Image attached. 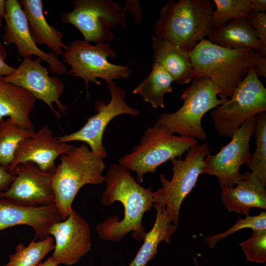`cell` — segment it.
<instances>
[{"label": "cell", "mask_w": 266, "mask_h": 266, "mask_svg": "<svg viewBox=\"0 0 266 266\" xmlns=\"http://www.w3.org/2000/svg\"><path fill=\"white\" fill-rule=\"evenodd\" d=\"M106 188L100 202L108 206L116 201L124 208V217L119 221L113 215L96 226L100 238L118 242L129 233L137 240L144 238L146 233L142 219L145 212L153 207L152 188H145L132 176L129 169L119 164H112L104 176Z\"/></svg>", "instance_id": "obj_1"}, {"label": "cell", "mask_w": 266, "mask_h": 266, "mask_svg": "<svg viewBox=\"0 0 266 266\" xmlns=\"http://www.w3.org/2000/svg\"><path fill=\"white\" fill-rule=\"evenodd\" d=\"M194 77L205 76L217 87L223 100L227 101L261 56L253 49H233L203 39L189 52Z\"/></svg>", "instance_id": "obj_2"}, {"label": "cell", "mask_w": 266, "mask_h": 266, "mask_svg": "<svg viewBox=\"0 0 266 266\" xmlns=\"http://www.w3.org/2000/svg\"><path fill=\"white\" fill-rule=\"evenodd\" d=\"M213 11L209 0H169L160 10L155 35L189 52L213 29Z\"/></svg>", "instance_id": "obj_3"}, {"label": "cell", "mask_w": 266, "mask_h": 266, "mask_svg": "<svg viewBox=\"0 0 266 266\" xmlns=\"http://www.w3.org/2000/svg\"><path fill=\"white\" fill-rule=\"evenodd\" d=\"M103 159L84 144L73 147L60 156L52 184L55 204L63 220L72 211L74 198L82 186L99 185L104 181L102 173L105 165Z\"/></svg>", "instance_id": "obj_4"}, {"label": "cell", "mask_w": 266, "mask_h": 266, "mask_svg": "<svg viewBox=\"0 0 266 266\" xmlns=\"http://www.w3.org/2000/svg\"><path fill=\"white\" fill-rule=\"evenodd\" d=\"M218 94L208 77L197 76L180 96L179 99L183 101L182 106L174 112L161 114L156 124L172 134L204 141L207 134L201 126L202 118L209 110L225 102L217 98Z\"/></svg>", "instance_id": "obj_5"}, {"label": "cell", "mask_w": 266, "mask_h": 266, "mask_svg": "<svg viewBox=\"0 0 266 266\" xmlns=\"http://www.w3.org/2000/svg\"><path fill=\"white\" fill-rule=\"evenodd\" d=\"M196 139L177 136L156 124L146 129L139 143L130 153L120 157L118 164L134 171L141 182L145 174L153 173L162 164L179 157L198 144Z\"/></svg>", "instance_id": "obj_6"}, {"label": "cell", "mask_w": 266, "mask_h": 266, "mask_svg": "<svg viewBox=\"0 0 266 266\" xmlns=\"http://www.w3.org/2000/svg\"><path fill=\"white\" fill-rule=\"evenodd\" d=\"M207 143L197 144L187 151L184 160L171 159L172 176L167 180L160 175L162 187L153 192V205L165 208L172 223L178 226L181 204L202 173L204 159L209 154Z\"/></svg>", "instance_id": "obj_7"}, {"label": "cell", "mask_w": 266, "mask_h": 266, "mask_svg": "<svg viewBox=\"0 0 266 266\" xmlns=\"http://www.w3.org/2000/svg\"><path fill=\"white\" fill-rule=\"evenodd\" d=\"M62 55L63 61L71 67L68 74L84 81L87 97L89 82L100 85L97 78L109 82L127 78L132 73L130 66L115 65L108 61V57L114 59L116 57L108 42L92 45L85 40L76 39L67 46Z\"/></svg>", "instance_id": "obj_8"}, {"label": "cell", "mask_w": 266, "mask_h": 266, "mask_svg": "<svg viewBox=\"0 0 266 266\" xmlns=\"http://www.w3.org/2000/svg\"><path fill=\"white\" fill-rule=\"evenodd\" d=\"M266 110V89L251 67L231 97L211 112L219 134L232 138L246 120Z\"/></svg>", "instance_id": "obj_9"}, {"label": "cell", "mask_w": 266, "mask_h": 266, "mask_svg": "<svg viewBox=\"0 0 266 266\" xmlns=\"http://www.w3.org/2000/svg\"><path fill=\"white\" fill-rule=\"evenodd\" d=\"M73 10L62 13V23L75 27L90 43L100 44L112 40L110 28L119 25L127 29L126 10L112 0H73Z\"/></svg>", "instance_id": "obj_10"}, {"label": "cell", "mask_w": 266, "mask_h": 266, "mask_svg": "<svg viewBox=\"0 0 266 266\" xmlns=\"http://www.w3.org/2000/svg\"><path fill=\"white\" fill-rule=\"evenodd\" d=\"M106 86L111 95L110 102L107 103L102 100H97L94 105L96 114L88 118L84 125L77 131L56 137L58 142L83 141L89 145L93 153L103 159L106 157L107 152L103 145L102 137L108 123L120 114L136 117L140 113L139 110L131 107L126 102V92L124 89L116 85L114 81L106 82Z\"/></svg>", "instance_id": "obj_11"}, {"label": "cell", "mask_w": 266, "mask_h": 266, "mask_svg": "<svg viewBox=\"0 0 266 266\" xmlns=\"http://www.w3.org/2000/svg\"><path fill=\"white\" fill-rule=\"evenodd\" d=\"M255 122V116L246 120L233 134L230 142L217 154L205 156L202 173L218 177L221 189L233 187L245 176L239 169L251 158L250 141L254 135Z\"/></svg>", "instance_id": "obj_12"}, {"label": "cell", "mask_w": 266, "mask_h": 266, "mask_svg": "<svg viewBox=\"0 0 266 266\" xmlns=\"http://www.w3.org/2000/svg\"><path fill=\"white\" fill-rule=\"evenodd\" d=\"M39 58L32 60L30 57L24 58L22 63L10 75L2 79L7 83L14 84L30 92L36 99L44 101L59 118L60 113L53 106L54 102L58 109L65 113L68 107L60 100L65 85L59 78L50 77L47 69L41 64Z\"/></svg>", "instance_id": "obj_13"}, {"label": "cell", "mask_w": 266, "mask_h": 266, "mask_svg": "<svg viewBox=\"0 0 266 266\" xmlns=\"http://www.w3.org/2000/svg\"><path fill=\"white\" fill-rule=\"evenodd\" d=\"M3 39L6 45L14 44L16 52L25 58L35 55L47 62L52 73L64 75L67 68L53 51L45 52L39 49L33 40L28 27L27 17L17 0H6Z\"/></svg>", "instance_id": "obj_14"}, {"label": "cell", "mask_w": 266, "mask_h": 266, "mask_svg": "<svg viewBox=\"0 0 266 266\" xmlns=\"http://www.w3.org/2000/svg\"><path fill=\"white\" fill-rule=\"evenodd\" d=\"M11 173L15 178L6 191L0 192V198L31 206L55 203L53 174L41 171L32 162L19 164Z\"/></svg>", "instance_id": "obj_15"}, {"label": "cell", "mask_w": 266, "mask_h": 266, "mask_svg": "<svg viewBox=\"0 0 266 266\" xmlns=\"http://www.w3.org/2000/svg\"><path fill=\"white\" fill-rule=\"evenodd\" d=\"M49 234L54 237L55 242L51 257L58 265L72 266L76 264L91 247L90 227L73 209L66 219L51 226Z\"/></svg>", "instance_id": "obj_16"}, {"label": "cell", "mask_w": 266, "mask_h": 266, "mask_svg": "<svg viewBox=\"0 0 266 266\" xmlns=\"http://www.w3.org/2000/svg\"><path fill=\"white\" fill-rule=\"evenodd\" d=\"M74 146L58 142L47 125L18 144L14 159L8 171L11 172L19 164L32 162L45 172L53 174L56 169L55 161Z\"/></svg>", "instance_id": "obj_17"}, {"label": "cell", "mask_w": 266, "mask_h": 266, "mask_svg": "<svg viewBox=\"0 0 266 266\" xmlns=\"http://www.w3.org/2000/svg\"><path fill=\"white\" fill-rule=\"evenodd\" d=\"M63 220L55 203L27 206L0 198V231L16 225L30 226L39 240L48 237L51 226Z\"/></svg>", "instance_id": "obj_18"}, {"label": "cell", "mask_w": 266, "mask_h": 266, "mask_svg": "<svg viewBox=\"0 0 266 266\" xmlns=\"http://www.w3.org/2000/svg\"><path fill=\"white\" fill-rule=\"evenodd\" d=\"M233 188L221 189L222 200L230 212L248 215L250 209H266V186L251 172Z\"/></svg>", "instance_id": "obj_19"}, {"label": "cell", "mask_w": 266, "mask_h": 266, "mask_svg": "<svg viewBox=\"0 0 266 266\" xmlns=\"http://www.w3.org/2000/svg\"><path fill=\"white\" fill-rule=\"evenodd\" d=\"M153 63L162 66L176 83H188L194 77V70L189 52L170 41L152 37Z\"/></svg>", "instance_id": "obj_20"}, {"label": "cell", "mask_w": 266, "mask_h": 266, "mask_svg": "<svg viewBox=\"0 0 266 266\" xmlns=\"http://www.w3.org/2000/svg\"><path fill=\"white\" fill-rule=\"evenodd\" d=\"M36 99L28 91L3 81L0 76V121L4 117L13 119L21 127L35 132L30 118Z\"/></svg>", "instance_id": "obj_21"}, {"label": "cell", "mask_w": 266, "mask_h": 266, "mask_svg": "<svg viewBox=\"0 0 266 266\" xmlns=\"http://www.w3.org/2000/svg\"><path fill=\"white\" fill-rule=\"evenodd\" d=\"M207 36L209 41L220 46L233 49L251 48L266 57L257 33L248 19H234L214 28Z\"/></svg>", "instance_id": "obj_22"}, {"label": "cell", "mask_w": 266, "mask_h": 266, "mask_svg": "<svg viewBox=\"0 0 266 266\" xmlns=\"http://www.w3.org/2000/svg\"><path fill=\"white\" fill-rule=\"evenodd\" d=\"M19 3L27 17L31 35L36 43L45 44L57 55H62V49L67 48L63 42V32L51 26L43 11L42 0H20Z\"/></svg>", "instance_id": "obj_23"}, {"label": "cell", "mask_w": 266, "mask_h": 266, "mask_svg": "<svg viewBox=\"0 0 266 266\" xmlns=\"http://www.w3.org/2000/svg\"><path fill=\"white\" fill-rule=\"evenodd\" d=\"M156 210V217L152 229L143 238V244L129 266H146L157 253L159 243L169 244L171 237L177 229L172 223L165 208L153 205Z\"/></svg>", "instance_id": "obj_24"}, {"label": "cell", "mask_w": 266, "mask_h": 266, "mask_svg": "<svg viewBox=\"0 0 266 266\" xmlns=\"http://www.w3.org/2000/svg\"><path fill=\"white\" fill-rule=\"evenodd\" d=\"M152 68L149 75L134 88L133 93L140 95L155 109L164 108V97L166 94L172 92L171 84L174 80L161 65L153 63Z\"/></svg>", "instance_id": "obj_25"}, {"label": "cell", "mask_w": 266, "mask_h": 266, "mask_svg": "<svg viewBox=\"0 0 266 266\" xmlns=\"http://www.w3.org/2000/svg\"><path fill=\"white\" fill-rule=\"evenodd\" d=\"M19 126L12 118L0 121V165L7 170L19 143L35 133Z\"/></svg>", "instance_id": "obj_26"}, {"label": "cell", "mask_w": 266, "mask_h": 266, "mask_svg": "<svg viewBox=\"0 0 266 266\" xmlns=\"http://www.w3.org/2000/svg\"><path fill=\"white\" fill-rule=\"evenodd\" d=\"M54 247V239L51 236L37 242L33 240L27 246L20 243L16 246L15 252L9 256L8 262L2 266H37Z\"/></svg>", "instance_id": "obj_27"}, {"label": "cell", "mask_w": 266, "mask_h": 266, "mask_svg": "<svg viewBox=\"0 0 266 266\" xmlns=\"http://www.w3.org/2000/svg\"><path fill=\"white\" fill-rule=\"evenodd\" d=\"M254 135L256 147L247 166L251 172L266 186V113L260 112L256 116Z\"/></svg>", "instance_id": "obj_28"}, {"label": "cell", "mask_w": 266, "mask_h": 266, "mask_svg": "<svg viewBox=\"0 0 266 266\" xmlns=\"http://www.w3.org/2000/svg\"><path fill=\"white\" fill-rule=\"evenodd\" d=\"M215 9L212 15L214 28L223 26L233 20L248 19L252 11L250 0H214Z\"/></svg>", "instance_id": "obj_29"}, {"label": "cell", "mask_w": 266, "mask_h": 266, "mask_svg": "<svg viewBox=\"0 0 266 266\" xmlns=\"http://www.w3.org/2000/svg\"><path fill=\"white\" fill-rule=\"evenodd\" d=\"M249 228L255 230L266 229V212L262 211L256 216L247 215L244 219L239 218L237 221L227 231L212 236L204 237L209 249H214L216 244L228 236L243 229Z\"/></svg>", "instance_id": "obj_30"}, {"label": "cell", "mask_w": 266, "mask_h": 266, "mask_svg": "<svg viewBox=\"0 0 266 266\" xmlns=\"http://www.w3.org/2000/svg\"><path fill=\"white\" fill-rule=\"evenodd\" d=\"M246 260L250 262H266V229L253 231L252 236L240 243Z\"/></svg>", "instance_id": "obj_31"}, {"label": "cell", "mask_w": 266, "mask_h": 266, "mask_svg": "<svg viewBox=\"0 0 266 266\" xmlns=\"http://www.w3.org/2000/svg\"><path fill=\"white\" fill-rule=\"evenodd\" d=\"M261 42L264 52L266 54V13L251 11L248 19Z\"/></svg>", "instance_id": "obj_32"}, {"label": "cell", "mask_w": 266, "mask_h": 266, "mask_svg": "<svg viewBox=\"0 0 266 266\" xmlns=\"http://www.w3.org/2000/svg\"><path fill=\"white\" fill-rule=\"evenodd\" d=\"M126 11H129L133 16L135 23L140 24L142 22V9L140 2L137 0H126L124 7Z\"/></svg>", "instance_id": "obj_33"}, {"label": "cell", "mask_w": 266, "mask_h": 266, "mask_svg": "<svg viewBox=\"0 0 266 266\" xmlns=\"http://www.w3.org/2000/svg\"><path fill=\"white\" fill-rule=\"evenodd\" d=\"M15 178V175L0 165V192L6 191Z\"/></svg>", "instance_id": "obj_34"}, {"label": "cell", "mask_w": 266, "mask_h": 266, "mask_svg": "<svg viewBox=\"0 0 266 266\" xmlns=\"http://www.w3.org/2000/svg\"><path fill=\"white\" fill-rule=\"evenodd\" d=\"M7 52L2 43L0 42V76H7L11 74L15 70L14 68L5 62Z\"/></svg>", "instance_id": "obj_35"}, {"label": "cell", "mask_w": 266, "mask_h": 266, "mask_svg": "<svg viewBox=\"0 0 266 266\" xmlns=\"http://www.w3.org/2000/svg\"><path fill=\"white\" fill-rule=\"evenodd\" d=\"M254 71L258 77H266V58L261 56L253 67Z\"/></svg>", "instance_id": "obj_36"}, {"label": "cell", "mask_w": 266, "mask_h": 266, "mask_svg": "<svg viewBox=\"0 0 266 266\" xmlns=\"http://www.w3.org/2000/svg\"><path fill=\"white\" fill-rule=\"evenodd\" d=\"M252 11L255 12H265L266 11V0H250Z\"/></svg>", "instance_id": "obj_37"}, {"label": "cell", "mask_w": 266, "mask_h": 266, "mask_svg": "<svg viewBox=\"0 0 266 266\" xmlns=\"http://www.w3.org/2000/svg\"><path fill=\"white\" fill-rule=\"evenodd\" d=\"M5 0H0V28L2 26V21L5 14Z\"/></svg>", "instance_id": "obj_38"}, {"label": "cell", "mask_w": 266, "mask_h": 266, "mask_svg": "<svg viewBox=\"0 0 266 266\" xmlns=\"http://www.w3.org/2000/svg\"><path fill=\"white\" fill-rule=\"evenodd\" d=\"M58 264L53 259L51 256L49 257L45 262H40L37 266H58Z\"/></svg>", "instance_id": "obj_39"}, {"label": "cell", "mask_w": 266, "mask_h": 266, "mask_svg": "<svg viewBox=\"0 0 266 266\" xmlns=\"http://www.w3.org/2000/svg\"><path fill=\"white\" fill-rule=\"evenodd\" d=\"M194 262H195V266H199L195 257H194Z\"/></svg>", "instance_id": "obj_40"}, {"label": "cell", "mask_w": 266, "mask_h": 266, "mask_svg": "<svg viewBox=\"0 0 266 266\" xmlns=\"http://www.w3.org/2000/svg\"></svg>", "instance_id": "obj_41"}]
</instances>
